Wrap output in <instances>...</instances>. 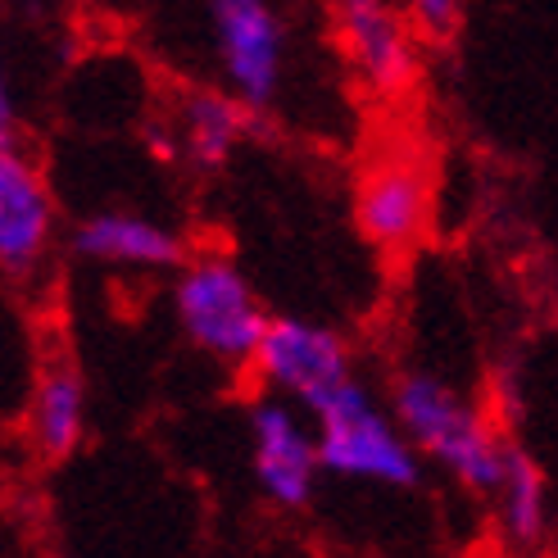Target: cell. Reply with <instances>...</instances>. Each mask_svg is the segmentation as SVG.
<instances>
[{"instance_id": "1", "label": "cell", "mask_w": 558, "mask_h": 558, "mask_svg": "<svg viewBox=\"0 0 558 558\" xmlns=\"http://www.w3.org/2000/svg\"><path fill=\"white\" fill-rule=\"evenodd\" d=\"M318 432V454L331 477L345 482H373L390 490H409L423 477V454L413 436L396 417V409H381L354 377L310 409Z\"/></svg>"}, {"instance_id": "2", "label": "cell", "mask_w": 558, "mask_h": 558, "mask_svg": "<svg viewBox=\"0 0 558 558\" xmlns=\"http://www.w3.org/2000/svg\"><path fill=\"white\" fill-rule=\"evenodd\" d=\"M390 409L413 436L417 454L450 468L468 490H490V495L499 490L509 445L490 432V423L454 386H445L440 377L427 373H404L396 390H390Z\"/></svg>"}, {"instance_id": "3", "label": "cell", "mask_w": 558, "mask_h": 558, "mask_svg": "<svg viewBox=\"0 0 558 558\" xmlns=\"http://www.w3.org/2000/svg\"><path fill=\"white\" fill-rule=\"evenodd\" d=\"M218 87L232 92L250 114H268L287 87L291 27L277 0H195Z\"/></svg>"}, {"instance_id": "4", "label": "cell", "mask_w": 558, "mask_h": 558, "mask_svg": "<svg viewBox=\"0 0 558 558\" xmlns=\"http://www.w3.org/2000/svg\"><path fill=\"white\" fill-rule=\"evenodd\" d=\"M173 314L182 337L218 359V364H236L250 368L264 331H268V314L259 310L255 287L245 282V272L228 259V255H195L182 259L178 282H173Z\"/></svg>"}, {"instance_id": "5", "label": "cell", "mask_w": 558, "mask_h": 558, "mask_svg": "<svg viewBox=\"0 0 558 558\" xmlns=\"http://www.w3.org/2000/svg\"><path fill=\"white\" fill-rule=\"evenodd\" d=\"M255 377L300 409H314L327 390L350 381V350L331 327L310 318H272L250 359Z\"/></svg>"}, {"instance_id": "6", "label": "cell", "mask_w": 558, "mask_h": 558, "mask_svg": "<svg viewBox=\"0 0 558 558\" xmlns=\"http://www.w3.org/2000/svg\"><path fill=\"white\" fill-rule=\"evenodd\" d=\"M300 404L287 396H264L250 409V468L259 490L277 509H304L323 477L318 432L300 423Z\"/></svg>"}, {"instance_id": "7", "label": "cell", "mask_w": 558, "mask_h": 558, "mask_svg": "<svg viewBox=\"0 0 558 558\" xmlns=\"http://www.w3.org/2000/svg\"><path fill=\"white\" fill-rule=\"evenodd\" d=\"M396 0H331V23L350 69L359 73L368 92L377 96H400L417 77V50L413 33Z\"/></svg>"}, {"instance_id": "8", "label": "cell", "mask_w": 558, "mask_h": 558, "mask_svg": "<svg viewBox=\"0 0 558 558\" xmlns=\"http://www.w3.org/2000/svg\"><path fill=\"white\" fill-rule=\"evenodd\" d=\"M54 232V201L41 169L14 142L0 146V264L10 277L33 272Z\"/></svg>"}, {"instance_id": "9", "label": "cell", "mask_w": 558, "mask_h": 558, "mask_svg": "<svg viewBox=\"0 0 558 558\" xmlns=\"http://www.w3.org/2000/svg\"><path fill=\"white\" fill-rule=\"evenodd\" d=\"M359 232L381 250H404L423 236L427 214H432V191L423 169H413L409 159H386L368 178L359 182Z\"/></svg>"}, {"instance_id": "10", "label": "cell", "mask_w": 558, "mask_h": 558, "mask_svg": "<svg viewBox=\"0 0 558 558\" xmlns=\"http://www.w3.org/2000/svg\"><path fill=\"white\" fill-rule=\"evenodd\" d=\"M73 250L82 259L114 268H182V236L159 218L132 209H100L73 228Z\"/></svg>"}, {"instance_id": "11", "label": "cell", "mask_w": 558, "mask_h": 558, "mask_svg": "<svg viewBox=\"0 0 558 558\" xmlns=\"http://www.w3.org/2000/svg\"><path fill=\"white\" fill-rule=\"evenodd\" d=\"M250 109L222 87H201L191 92L178 109V146L195 169H222L232 159V150L241 146V136L250 128Z\"/></svg>"}, {"instance_id": "12", "label": "cell", "mask_w": 558, "mask_h": 558, "mask_svg": "<svg viewBox=\"0 0 558 558\" xmlns=\"http://www.w3.org/2000/svg\"><path fill=\"white\" fill-rule=\"evenodd\" d=\"M27 427L41 459H69L87 427V381L73 364H50L33 390Z\"/></svg>"}, {"instance_id": "13", "label": "cell", "mask_w": 558, "mask_h": 558, "mask_svg": "<svg viewBox=\"0 0 558 558\" xmlns=\"http://www.w3.org/2000/svg\"><path fill=\"white\" fill-rule=\"evenodd\" d=\"M499 513H505V526L518 545H536L545 536V482L536 463L526 459L522 450L509 445V459H505V477H499Z\"/></svg>"}, {"instance_id": "14", "label": "cell", "mask_w": 558, "mask_h": 558, "mask_svg": "<svg viewBox=\"0 0 558 558\" xmlns=\"http://www.w3.org/2000/svg\"><path fill=\"white\" fill-rule=\"evenodd\" d=\"M404 10L427 41H450L463 19V0H404Z\"/></svg>"}]
</instances>
